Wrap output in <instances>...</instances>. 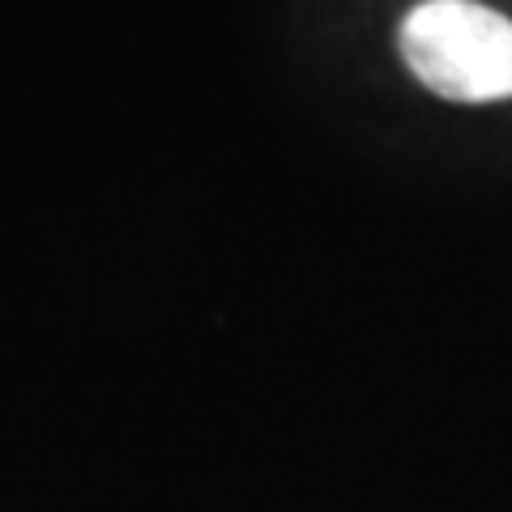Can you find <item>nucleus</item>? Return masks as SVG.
I'll list each match as a JSON object with an SVG mask.
<instances>
[{"label":"nucleus","mask_w":512,"mask_h":512,"mask_svg":"<svg viewBox=\"0 0 512 512\" xmlns=\"http://www.w3.org/2000/svg\"><path fill=\"white\" fill-rule=\"evenodd\" d=\"M402 60L440 99H512V22L478 0H423L397 30Z\"/></svg>","instance_id":"nucleus-1"}]
</instances>
